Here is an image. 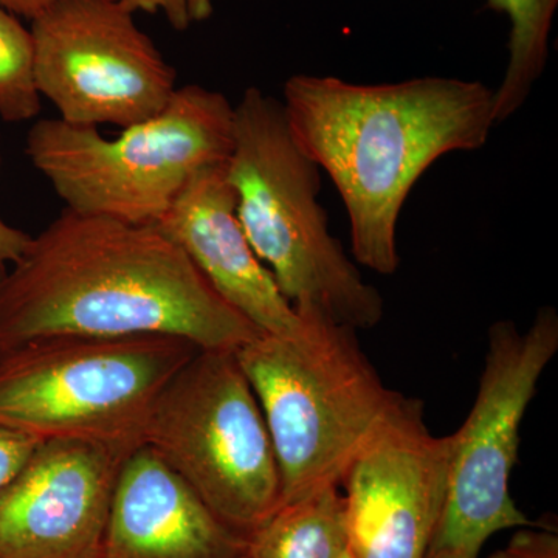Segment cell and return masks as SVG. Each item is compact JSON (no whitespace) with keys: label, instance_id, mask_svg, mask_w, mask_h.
Returning <instances> with one entry per match:
<instances>
[{"label":"cell","instance_id":"cell-1","mask_svg":"<svg viewBox=\"0 0 558 558\" xmlns=\"http://www.w3.org/2000/svg\"><path fill=\"white\" fill-rule=\"evenodd\" d=\"M54 336H171L238 351L264 333L156 226L64 208L0 279V347Z\"/></svg>","mask_w":558,"mask_h":558},{"label":"cell","instance_id":"cell-2","mask_svg":"<svg viewBox=\"0 0 558 558\" xmlns=\"http://www.w3.org/2000/svg\"><path fill=\"white\" fill-rule=\"evenodd\" d=\"M281 102L296 145L339 191L352 255L380 275L399 269V216L417 180L447 154L483 148L497 124L494 89L442 76L354 84L293 75Z\"/></svg>","mask_w":558,"mask_h":558},{"label":"cell","instance_id":"cell-3","mask_svg":"<svg viewBox=\"0 0 558 558\" xmlns=\"http://www.w3.org/2000/svg\"><path fill=\"white\" fill-rule=\"evenodd\" d=\"M295 311V336H259L236 351L277 454L281 506L340 487L402 399L385 387L355 329L317 307Z\"/></svg>","mask_w":558,"mask_h":558},{"label":"cell","instance_id":"cell-4","mask_svg":"<svg viewBox=\"0 0 558 558\" xmlns=\"http://www.w3.org/2000/svg\"><path fill=\"white\" fill-rule=\"evenodd\" d=\"M223 172L253 252L293 307H317L355 330L379 325V290L329 231L318 201L322 170L290 134L282 102L258 87H248L234 106Z\"/></svg>","mask_w":558,"mask_h":558},{"label":"cell","instance_id":"cell-5","mask_svg":"<svg viewBox=\"0 0 558 558\" xmlns=\"http://www.w3.org/2000/svg\"><path fill=\"white\" fill-rule=\"evenodd\" d=\"M233 120L226 95L186 84L112 140L95 126L39 120L25 154L69 211L156 226L193 175L229 159Z\"/></svg>","mask_w":558,"mask_h":558},{"label":"cell","instance_id":"cell-6","mask_svg":"<svg viewBox=\"0 0 558 558\" xmlns=\"http://www.w3.org/2000/svg\"><path fill=\"white\" fill-rule=\"evenodd\" d=\"M171 336H54L0 347V427L134 451L168 381L196 352Z\"/></svg>","mask_w":558,"mask_h":558},{"label":"cell","instance_id":"cell-7","mask_svg":"<svg viewBox=\"0 0 558 558\" xmlns=\"http://www.w3.org/2000/svg\"><path fill=\"white\" fill-rule=\"evenodd\" d=\"M143 446L245 538L281 506L277 454L236 351L199 349L175 373Z\"/></svg>","mask_w":558,"mask_h":558},{"label":"cell","instance_id":"cell-8","mask_svg":"<svg viewBox=\"0 0 558 558\" xmlns=\"http://www.w3.org/2000/svg\"><path fill=\"white\" fill-rule=\"evenodd\" d=\"M557 351L558 314L550 306L538 310L526 330L510 319L488 329L475 402L451 435L449 488L428 556L458 550L478 557L497 532L537 526L517 508L509 484L521 422Z\"/></svg>","mask_w":558,"mask_h":558},{"label":"cell","instance_id":"cell-9","mask_svg":"<svg viewBox=\"0 0 558 558\" xmlns=\"http://www.w3.org/2000/svg\"><path fill=\"white\" fill-rule=\"evenodd\" d=\"M31 32L36 86L65 123L126 130L178 90V72L119 0H57Z\"/></svg>","mask_w":558,"mask_h":558},{"label":"cell","instance_id":"cell-10","mask_svg":"<svg viewBox=\"0 0 558 558\" xmlns=\"http://www.w3.org/2000/svg\"><path fill=\"white\" fill-rule=\"evenodd\" d=\"M450 461L451 435H433L421 400L402 396L340 483L352 556L427 558Z\"/></svg>","mask_w":558,"mask_h":558},{"label":"cell","instance_id":"cell-11","mask_svg":"<svg viewBox=\"0 0 558 558\" xmlns=\"http://www.w3.org/2000/svg\"><path fill=\"white\" fill-rule=\"evenodd\" d=\"M131 453L84 440L39 442L0 488V558H100Z\"/></svg>","mask_w":558,"mask_h":558},{"label":"cell","instance_id":"cell-12","mask_svg":"<svg viewBox=\"0 0 558 558\" xmlns=\"http://www.w3.org/2000/svg\"><path fill=\"white\" fill-rule=\"evenodd\" d=\"M223 165L193 175L156 227L264 336H295L303 319L253 252L238 220L236 199Z\"/></svg>","mask_w":558,"mask_h":558},{"label":"cell","instance_id":"cell-13","mask_svg":"<svg viewBox=\"0 0 558 558\" xmlns=\"http://www.w3.org/2000/svg\"><path fill=\"white\" fill-rule=\"evenodd\" d=\"M245 546L148 446L126 458L100 558H244Z\"/></svg>","mask_w":558,"mask_h":558},{"label":"cell","instance_id":"cell-14","mask_svg":"<svg viewBox=\"0 0 558 558\" xmlns=\"http://www.w3.org/2000/svg\"><path fill=\"white\" fill-rule=\"evenodd\" d=\"M349 550L347 502L326 487L279 506L247 537V558H341Z\"/></svg>","mask_w":558,"mask_h":558},{"label":"cell","instance_id":"cell-15","mask_svg":"<svg viewBox=\"0 0 558 558\" xmlns=\"http://www.w3.org/2000/svg\"><path fill=\"white\" fill-rule=\"evenodd\" d=\"M510 22L509 62L505 78L494 90L495 123L515 116L545 72L550 31L558 0H487Z\"/></svg>","mask_w":558,"mask_h":558},{"label":"cell","instance_id":"cell-16","mask_svg":"<svg viewBox=\"0 0 558 558\" xmlns=\"http://www.w3.org/2000/svg\"><path fill=\"white\" fill-rule=\"evenodd\" d=\"M40 112L35 40L16 14L0 7V119L22 123Z\"/></svg>","mask_w":558,"mask_h":558},{"label":"cell","instance_id":"cell-17","mask_svg":"<svg viewBox=\"0 0 558 558\" xmlns=\"http://www.w3.org/2000/svg\"><path fill=\"white\" fill-rule=\"evenodd\" d=\"M488 558H558V535L550 524L520 527L508 545Z\"/></svg>","mask_w":558,"mask_h":558},{"label":"cell","instance_id":"cell-18","mask_svg":"<svg viewBox=\"0 0 558 558\" xmlns=\"http://www.w3.org/2000/svg\"><path fill=\"white\" fill-rule=\"evenodd\" d=\"M40 440L0 427V488L25 464Z\"/></svg>","mask_w":558,"mask_h":558},{"label":"cell","instance_id":"cell-19","mask_svg":"<svg viewBox=\"0 0 558 558\" xmlns=\"http://www.w3.org/2000/svg\"><path fill=\"white\" fill-rule=\"evenodd\" d=\"M131 13H163L174 31L183 32L193 24L190 16L189 0H119Z\"/></svg>","mask_w":558,"mask_h":558},{"label":"cell","instance_id":"cell-20","mask_svg":"<svg viewBox=\"0 0 558 558\" xmlns=\"http://www.w3.org/2000/svg\"><path fill=\"white\" fill-rule=\"evenodd\" d=\"M0 170H2V154H0ZM32 238V234L9 226L5 220L0 218V279L5 278L11 266H14L24 256Z\"/></svg>","mask_w":558,"mask_h":558},{"label":"cell","instance_id":"cell-21","mask_svg":"<svg viewBox=\"0 0 558 558\" xmlns=\"http://www.w3.org/2000/svg\"><path fill=\"white\" fill-rule=\"evenodd\" d=\"M54 2L57 0H0V7L9 10L10 13L16 14V16L28 17L33 21Z\"/></svg>","mask_w":558,"mask_h":558},{"label":"cell","instance_id":"cell-22","mask_svg":"<svg viewBox=\"0 0 558 558\" xmlns=\"http://www.w3.org/2000/svg\"><path fill=\"white\" fill-rule=\"evenodd\" d=\"M190 16L193 22L207 21L213 13L211 0H189Z\"/></svg>","mask_w":558,"mask_h":558},{"label":"cell","instance_id":"cell-23","mask_svg":"<svg viewBox=\"0 0 558 558\" xmlns=\"http://www.w3.org/2000/svg\"><path fill=\"white\" fill-rule=\"evenodd\" d=\"M427 558H478L476 556H470V554L458 553V550H453V553H438L432 554Z\"/></svg>","mask_w":558,"mask_h":558},{"label":"cell","instance_id":"cell-24","mask_svg":"<svg viewBox=\"0 0 558 558\" xmlns=\"http://www.w3.org/2000/svg\"><path fill=\"white\" fill-rule=\"evenodd\" d=\"M341 558H355V557H354V556H352L351 550H348V553H347V554H344V556H343V557H341Z\"/></svg>","mask_w":558,"mask_h":558},{"label":"cell","instance_id":"cell-25","mask_svg":"<svg viewBox=\"0 0 558 558\" xmlns=\"http://www.w3.org/2000/svg\"><path fill=\"white\" fill-rule=\"evenodd\" d=\"M244 558H247V557H244Z\"/></svg>","mask_w":558,"mask_h":558}]
</instances>
